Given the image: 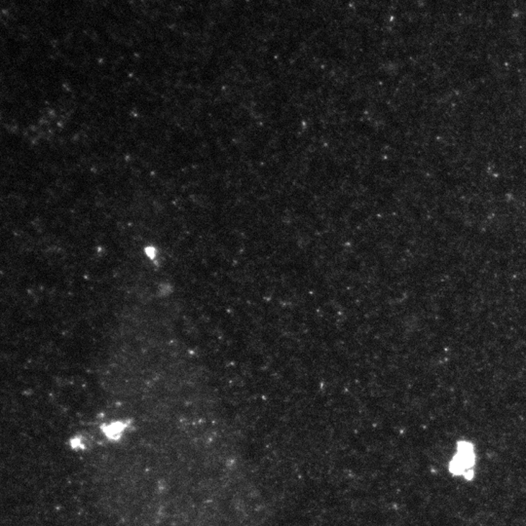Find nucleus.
<instances>
[{
  "mask_svg": "<svg viewBox=\"0 0 526 526\" xmlns=\"http://www.w3.org/2000/svg\"><path fill=\"white\" fill-rule=\"evenodd\" d=\"M474 464V453L473 446L466 441L458 443V453L451 461L450 470L451 473L464 474L469 473V470L473 468Z\"/></svg>",
  "mask_w": 526,
  "mask_h": 526,
  "instance_id": "f257e3e1",
  "label": "nucleus"
}]
</instances>
